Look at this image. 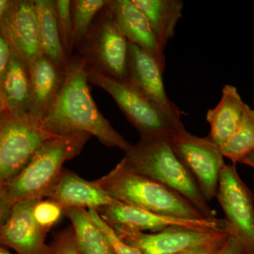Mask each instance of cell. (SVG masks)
Listing matches in <instances>:
<instances>
[{"mask_svg": "<svg viewBox=\"0 0 254 254\" xmlns=\"http://www.w3.org/2000/svg\"><path fill=\"white\" fill-rule=\"evenodd\" d=\"M241 163L245 164V165L254 168V152L247 155V157H245V158L242 160Z\"/></svg>", "mask_w": 254, "mask_h": 254, "instance_id": "836d02e7", "label": "cell"}, {"mask_svg": "<svg viewBox=\"0 0 254 254\" xmlns=\"http://www.w3.org/2000/svg\"><path fill=\"white\" fill-rule=\"evenodd\" d=\"M43 55L66 71L70 60L60 39L55 0H34Z\"/></svg>", "mask_w": 254, "mask_h": 254, "instance_id": "44dd1931", "label": "cell"}, {"mask_svg": "<svg viewBox=\"0 0 254 254\" xmlns=\"http://www.w3.org/2000/svg\"><path fill=\"white\" fill-rule=\"evenodd\" d=\"M49 247L48 254H81L71 225L55 234Z\"/></svg>", "mask_w": 254, "mask_h": 254, "instance_id": "83f0119b", "label": "cell"}, {"mask_svg": "<svg viewBox=\"0 0 254 254\" xmlns=\"http://www.w3.org/2000/svg\"><path fill=\"white\" fill-rule=\"evenodd\" d=\"M108 0H74L72 1L73 50L79 46L98 13Z\"/></svg>", "mask_w": 254, "mask_h": 254, "instance_id": "cb8c5ba5", "label": "cell"}, {"mask_svg": "<svg viewBox=\"0 0 254 254\" xmlns=\"http://www.w3.org/2000/svg\"><path fill=\"white\" fill-rule=\"evenodd\" d=\"M58 135L47 131L31 113H0V185L17 175L45 142Z\"/></svg>", "mask_w": 254, "mask_h": 254, "instance_id": "5b68a950", "label": "cell"}, {"mask_svg": "<svg viewBox=\"0 0 254 254\" xmlns=\"http://www.w3.org/2000/svg\"><path fill=\"white\" fill-rule=\"evenodd\" d=\"M249 105L232 85H225L218 104L208 110L206 120L210 126L209 137L221 147L236 131Z\"/></svg>", "mask_w": 254, "mask_h": 254, "instance_id": "ac0fdd59", "label": "cell"}, {"mask_svg": "<svg viewBox=\"0 0 254 254\" xmlns=\"http://www.w3.org/2000/svg\"><path fill=\"white\" fill-rule=\"evenodd\" d=\"M120 162L133 173L175 190L205 218H215V212L203 198L194 178L174 153L169 138L140 139L125 152Z\"/></svg>", "mask_w": 254, "mask_h": 254, "instance_id": "7a4b0ae2", "label": "cell"}, {"mask_svg": "<svg viewBox=\"0 0 254 254\" xmlns=\"http://www.w3.org/2000/svg\"><path fill=\"white\" fill-rule=\"evenodd\" d=\"M112 227L125 243L139 250L142 254H179L228 232L170 228L163 231L145 233L123 225Z\"/></svg>", "mask_w": 254, "mask_h": 254, "instance_id": "4fadbf2b", "label": "cell"}, {"mask_svg": "<svg viewBox=\"0 0 254 254\" xmlns=\"http://www.w3.org/2000/svg\"><path fill=\"white\" fill-rule=\"evenodd\" d=\"M128 44L105 6L76 50L87 66L126 81Z\"/></svg>", "mask_w": 254, "mask_h": 254, "instance_id": "52a82bcc", "label": "cell"}, {"mask_svg": "<svg viewBox=\"0 0 254 254\" xmlns=\"http://www.w3.org/2000/svg\"><path fill=\"white\" fill-rule=\"evenodd\" d=\"M91 137L86 133H73L45 142L25 168L5 184L11 206L46 198L63 173L64 164L80 154Z\"/></svg>", "mask_w": 254, "mask_h": 254, "instance_id": "3957f363", "label": "cell"}, {"mask_svg": "<svg viewBox=\"0 0 254 254\" xmlns=\"http://www.w3.org/2000/svg\"><path fill=\"white\" fill-rule=\"evenodd\" d=\"M229 235V232H225L213 240L195 246L177 254H216L227 240Z\"/></svg>", "mask_w": 254, "mask_h": 254, "instance_id": "f546056e", "label": "cell"}, {"mask_svg": "<svg viewBox=\"0 0 254 254\" xmlns=\"http://www.w3.org/2000/svg\"><path fill=\"white\" fill-rule=\"evenodd\" d=\"M148 18L160 44L166 48L175 36L184 9L182 0H133Z\"/></svg>", "mask_w": 254, "mask_h": 254, "instance_id": "d6986e66", "label": "cell"}, {"mask_svg": "<svg viewBox=\"0 0 254 254\" xmlns=\"http://www.w3.org/2000/svg\"><path fill=\"white\" fill-rule=\"evenodd\" d=\"M45 198L55 200L63 208L98 210L107 205L121 203L110 196L94 181H88L64 168Z\"/></svg>", "mask_w": 254, "mask_h": 254, "instance_id": "2e32d148", "label": "cell"}, {"mask_svg": "<svg viewBox=\"0 0 254 254\" xmlns=\"http://www.w3.org/2000/svg\"><path fill=\"white\" fill-rule=\"evenodd\" d=\"M216 197L225 213L229 234L254 254V195L235 165H225L222 169Z\"/></svg>", "mask_w": 254, "mask_h": 254, "instance_id": "9c48e42d", "label": "cell"}, {"mask_svg": "<svg viewBox=\"0 0 254 254\" xmlns=\"http://www.w3.org/2000/svg\"><path fill=\"white\" fill-rule=\"evenodd\" d=\"M86 62L78 55L72 56L66 70L63 89L54 104L42 118L47 131L58 136L86 133L103 145L126 152L131 143L110 125L92 98Z\"/></svg>", "mask_w": 254, "mask_h": 254, "instance_id": "6da1fadb", "label": "cell"}, {"mask_svg": "<svg viewBox=\"0 0 254 254\" xmlns=\"http://www.w3.org/2000/svg\"><path fill=\"white\" fill-rule=\"evenodd\" d=\"M2 94L7 111L13 113H30L31 81L27 68L11 52L2 84Z\"/></svg>", "mask_w": 254, "mask_h": 254, "instance_id": "ffe728a7", "label": "cell"}, {"mask_svg": "<svg viewBox=\"0 0 254 254\" xmlns=\"http://www.w3.org/2000/svg\"><path fill=\"white\" fill-rule=\"evenodd\" d=\"M216 254H250L242 242L232 235H229Z\"/></svg>", "mask_w": 254, "mask_h": 254, "instance_id": "4dcf8cb0", "label": "cell"}, {"mask_svg": "<svg viewBox=\"0 0 254 254\" xmlns=\"http://www.w3.org/2000/svg\"><path fill=\"white\" fill-rule=\"evenodd\" d=\"M64 215L71 222L81 254H115L104 234L92 221L88 210L64 208Z\"/></svg>", "mask_w": 254, "mask_h": 254, "instance_id": "7402d4cb", "label": "cell"}, {"mask_svg": "<svg viewBox=\"0 0 254 254\" xmlns=\"http://www.w3.org/2000/svg\"><path fill=\"white\" fill-rule=\"evenodd\" d=\"M13 2L14 0H0V24Z\"/></svg>", "mask_w": 254, "mask_h": 254, "instance_id": "d6a6232c", "label": "cell"}, {"mask_svg": "<svg viewBox=\"0 0 254 254\" xmlns=\"http://www.w3.org/2000/svg\"><path fill=\"white\" fill-rule=\"evenodd\" d=\"M96 210L100 217L111 226L123 225L143 232H158L170 228H186L205 232H228L225 219L178 218L147 211L123 203L107 205Z\"/></svg>", "mask_w": 254, "mask_h": 254, "instance_id": "8fae6325", "label": "cell"}, {"mask_svg": "<svg viewBox=\"0 0 254 254\" xmlns=\"http://www.w3.org/2000/svg\"><path fill=\"white\" fill-rule=\"evenodd\" d=\"M106 6L128 43L149 53L165 70V48L155 36L148 18L133 0H108Z\"/></svg>", "mask_w": 254, "mask_h": 254, "instance_id": "9a60e30c", "label": "cell"}, {"mask_svg": "<svg viewBox=\"0 0 254 254\" xmlns=\"http://www.w3.org/2000/svg\"><path fill=\"white\" fill-rule=\"evenodd\" d=\"M11 54V50L9 45L0 31V113L7 111L2 94V84Z\"/></svg>", "mask_w": 254, "mask_h": 254, "instance_id": "f1b7e54d", "label": "cell"}, {"mask_svg": "<svg viewBox=\"0 0 254 254\" xmlns=\"http://www.w3.org/2000/svg\"><path fill=\"white\" fill-rule=\"evenodd\" d=\"M88 213L92 221L104 234L107 240L111 246L115 254H142L139 250L127 245L114 230L113 227L100 217L99 213L95 209H89Z\"/></svg>", "mask_w": 254, "mask_h": 254, "instance_id": "4316f807", "label": "cell"}, {"mask_svg": "<svg viewBox=\"0 0 254 254\" xmlns=\"http://www.w3.org/2000/svg\"><path fill=\"white\" fill-rule=\"evenodd\" d=\"M28 71L31 88L30 113L42 119L59 96L66 71L43 55L31 65Z\"/></svg>", "mask_w": 254, "mask_h": 254, "instance_id": "e0dca14e", "label": "cell"}, {"mask_svg": "<svg viewBox=\"0 0 254 254\" xmlns=\"http://www.w3.org/2000/svg\"><path fill=\"white\" fill-rule=\"evenodd\" d=\"M12 208L8 199L4 185H0V225L4 222Z\"/></svg>", "mask_w": 254, "mask_h": 254, "instance_id": "1f68e13d", "label": "cell"}, {"mask_svg": "<svg viewBox=\"0 0 254 254\" xmlns=\"http://www.w3.org/2000/svg\"><path fill=\"white\" fill-rule=\"evenodd\" d=\"M0 31L27 70L43 55L34 0H14L0 24Z\"/></svg>", "mask_w": 254, "mask_h": 254, "instance_id": "7c38bea8", "label": "cell"}, {"mask_svg": "<svg viewBox=\"0 0 254 254\" xmlns=\"http://www.w3.org/2000/svg\"><path fill=\"white\" fill-rule=\"evenodd\" d=\"M94 182L110 196L123 204L178 218H205L176 191L148 177L133 173L121 162Z\"/></svg>", "mask_w": 254, "mask_h": 254, "instance_id": "277c9868", "label": "cell"}, {"mask_svg": "<svg viewBox=\"0 0 254 254\" xmlns=\"http://www.w3.org/2000/svg\"><path fill=\"white\" fill-rule=\"evenodd\" d=\"M88 82L105 90L116 102L128 121L139 133L141 140L170 138L175 128L163 115L127 81L111 77L87 66Z\"/></svg>", "mask_w": 254, "mask_h": 254, "instance_id": "8992f818", "label": "cell"}, {"mask_svg": "<svg viewBox=\"0 0 254 254\" xmlns=\"http://www.w3.org/2000/svg\"><path fill=\"white\" fill-rule=\"evenodd\" d=\"M55 4L60 39L66 56L70 60L73 51L72 1L56 0Z\"/></svg>", "mask_w": 254, "mask_h": 254, "instance_id": "d4e9b609", "label": "cell"}, {"mask_svg": "<svg viewBox=\"0 0 254 254\" xmlns=\"http://www.w3.org/2000/svg\"><path fill=\"white\" fill-rule=\"evenodd\" d=\"M36 200L13 205L4 222L0 225V245L16 254H48L47 234L37 225L32 208Z\"/></svg>", "mask_w": 254, "mask_h": 254, "instance_id": "5bb4252c", "label": "cell"}, {"mask_svg": "<svg viewBox=\"0 0 254 254\" xmlns=\"http://www.w3.org/2000/svg\"><path fill=\"white\" fill-rule=\"evenodd\" d=\"M174 153L190 172L207 202L216 197L220 173L226 164L221 148L209 136L199 137L185 129L169 138Z\"/></svg>", "mask_w": 254, "mask_h": 254, "instance_id": "ba28073f", "label": "cell"}, {"mask_svg": "<svg viewBox=\"0 0 254 254\" xmlns=\"http://www.w3.org/2000/svg\"><path fill=\"white\" fill-rule=\"evenodd\" d=\"M0 254H14L11 251L8 250L6 247H3V246L0 245Z\"/></svg>", "mask_w": 254, "mask_h": 254, "instance_id": "e575fe53", "label": "cell"}, {"mask_svg": "<svg viewBox=\"0 0 254 254\" xmlns=\"http://www.w3.org/2000/svg\"><path fill=\"white\" fill-rule=\"evenodd\" d=\"M222 155L233 165L241 163L247 155L254 152V109L247 108L236 131L220 147Z\"/></svg>", "mask_w": 254, "mask_h": 254, "instance_id": "603a6c76", "label": "cell"}, {"mask_svg": "<svg viewBox=\"0 0 254 254\" xmlns=\"http://www.w3.org/2000/svg\"><path fill=\"white\" fill-rule=\"evenodd\" d=\"M32 214L38 226L47 234L61 220L64 208L55 200L43 198L35 202Z\"/></svg>", "mask_w": 254, "mask_h": 254, "instance_id": "484cf974", "label": "cell"}, {"mask_svg": "<svg viewBox=\"0 0 254 254\" xmlns=\"http://www.w3.org/2000/svg\"><path fill=\"white\" fill-rule=\"evenodd\" d=\"M165 70L149 53L134 44H128L126 81L145 100L154 105L175 128L185 129L182 112L169 98L164 86Z\"/></svg>", "mask_w": 254, "mask_h": 254, "instance_id": "30bf717a", "label": "cell"}]
</instances>
